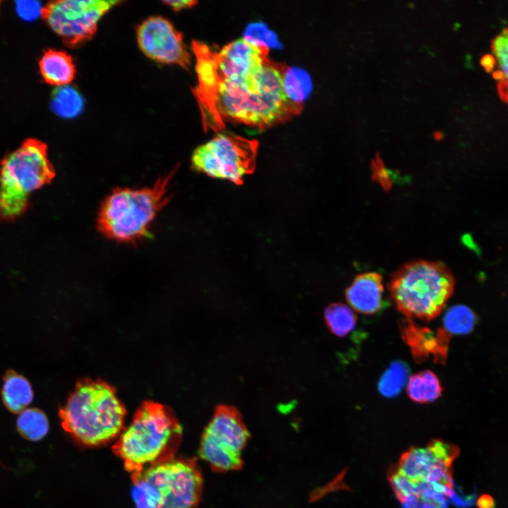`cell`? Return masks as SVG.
<instances>
[{"label":"cell","instance_id":"1","mask_svg":"<svg viewBox=\"0 0 508 508\" xmlns=\"http://www.w3.org/2000/svg\"><path fill=\"white\" fill-rule=\"evenodd\" d=\"M283 78L282 67L268 62L255 73L257 87L250 81L216 79L207 97V116L220 126L223 119L260 128L286 120L300 111L301 104L287 96Z\"/></svg>","mask_w":508,"mask_h":508},{"label":"cell","instance_id":"2","mask_svg":"<svg viewBox=\"0 0 508 508\" xmlns=\"http://www.w3.org/2000/svg\"><path fill=\"white\" fill-rule=\"evenodd\" d=\"M182 427L174 411L152 401L142 404L112 450L123 462L131 480L149 466L175 458Z\"/></svg>","mask_w":508,"mask_h":508},{"label":"cell","instance_id":"3","mask_svg":"<svg viewBox=\"0 0 508 508\" xmlns=\"http://www.w3.org/2000/svg\"><path fill=\"white\" fill-rule=\"evenodd\" d=\"M126 410L116 389L99 379L83 378L59 411L63 429L79 444L105 445L121 434Z\"/></svg>","mask_w":508,"mask_h":508},{"label":"cell","instance_id":"4","mask_svg":"<svg viewBox=\"0 0 508 508\" xmlns=\"http://www.w3.org/2000/svg\"><path fill=\"white\" fill-rule=\"evenodd\" d=\"M176 171L175 167L150 186L115 188L100 205L98 231L117 243L136 244L147 238L152 222L170 201L169 185Z\"/></svg>","mask_w":508,"mask_h":508},{"label":"cell","instance_id":"5","mask_svg":"<svg viewBox=\"0 0 508 508\" xmlns=\"http://www.w3.org/2000/svg\"><path fill=\"white\" fill-rule=\"evenodd\" d=\"M454 283L451 272L441 262L416 260L394 273L389 291L397 309L408 318L430 320L444 309Z\"/></svg>","mask_w":508,"mask_h":508},{"label":"cell","instance_id":"6","mask_svg":"<svg viewBox=\"0 0 508 508\" xmlns=\"http://www.w3.org/2000/svg\"><path fill=\"white\" fill-rule=\"evenodd\" d=\"M135 508H195L202 477L194 459L174 458L149 466L132 480Z\"/></svg>","mask_w":508,"mask_h":508},{"label":"cell","instance_id":"7","mask_svg":"<svg viewBox=\"0 0 508 508\" xmlns=\"http://www.w3.org/2000/svg\"><path fill=\"white\" fill-rule=\"evenodd\" d=\"M55 176L43 142L28 138L0 166V220L11 221L28 208L30 195Z\"/></svg>","mask_w":508,"mask_h":508},{"label":"cell","instance_id":"8","mask_svg":"<svg viewBox=\"0 0 508 508\" xmlns=\"http://www.w3.org/2000/svg\"><path fill=\"white\" fill-rule=\"evenodd\" d=\"M258 149L256 140L219 134L194 150L192 168L208 176L242 185L244 176L255 171Z\"/></svg>","mask_w":508,"mask_h":508},{"label":"cell","instance_id":"9","mask_svg":"<svg viewBox=\"0 0 508 508\" xmlns=\"http://www.w3.org/2000/svg\"><path fill=\"white\" fill-rule=\"evenodd\" d=\"M249 438V433L238 410L219 405L205 428L200 440L199 456L217 472L241 468V452Z\"/></svg>","mask_w":508,"mask_h":508},{"label":"cell","instance_id":"10","mask_svg":"<svg viewBox=\"0 0 508 508\" xmlns=\"http://www.w3.org/2000/svg\"><path fill=\"white\" fill-rule=\"evenodd\" d=\"M458 447L433 440L423 447H411L403 453L397 470L419 490L432 488L451 497L454 494L452 464L458 457Z\"/></svg>","mask_w":508,"mask_h":508},{"label":"cell","instance_id":"11","mask_svg":"<svg viewBox=\"0 0 508 508\" xmlns=\"http://www.w3.org/2000/svg\"><path fill=\"white\" fill-rule=\"evenodd\" d=\"M120 1L58 0L48 2L41 16L68 47L91 38L101 18Z\"/></svg>","mask_w":508,"mask_h":508},{"label":"cell","instance_id":"12","mask_svg":"<svg viewBox=\"0 0 508 508\" xmlns=\"http://www.w3.org/2000/svg\"><path fill=\"white\" fill-rule=\"evenodd\" d=\"M137 39L142 52L153 60L185 68L190 64L182 35L162 17L152 16L143 21L138 29Z\"/></svg>","mask_w":508,"mask_h":508},{"label":"cell","instance_id":"13","mask_svg":"<svg viewBox=\"0 0 508 508\" xmlns=\"http://www.w3.org/2000/svg\"><path fill=\"white\" fill-rule=\"evenodd\" d=\"M401 331L416 361H423L432 356L435 361H445L450 337L443 328L434 332L409 319L402 322Z\"/></svg>","mask_w":508,"mask_h":508},{"label":"cell","instance_id":"14","mask_svg":"<svg viewBox=\"0 0 508 508\" xmlns=\"http://www.w3.org/2000/svg\"><path fill=\"white\" fill-rule=\"evenodd\" d=\"M382 277L376 272H367L355 278L346 291V298L354 311L372 315L382 308Z\"/></svg>","mask_w":508,"mask_h":508},{"label":"cell","instance_id":"15","mask_svg":"<svg viewBox=\"0 0 508 508\" xmlns=\"http://www.w3.org/2000/svg\"><path fill=\"white\" fill-rule=\"evenodd\" d=\"M41 75L52 85L65 86L75 75V66L71 56L65 52L55 49L45 51L39 61Z\"/></svg>","mask_w":508,"mask_h":508},{"label":"cell","instance_id":"16","mask_svg":"<svg viewBox=\"0 0 508 508\" xmlns=\"http://www.w3.org/2000/svg\"><path fill=\"white\" fill-rule=\"evenodd\" d=\"M1 397L5 406L13 413H19L32 402L33 392L29 381L13 370L4 377Z\"/></svg>","mask_w":508,"mask_h":508},{"label":"cell","instance_id":"17","mask_svg":"<svg viewBox=\"0 0 508 508\" xmlns=\"http://www.w3.org/2000/svg\"><path fill=\"white\" fill-rule=\"evenodd\" d=\"M406 389L410 399L418 403L433 401L441 395L442 392L437 376L429 370L411 376L407 381Z\"/></svg>","mask_w":508,"mask_h":508},{"label":"cell","instance_id":"18","mask_svg":"<svg viewBox=\"0 0 508 508\" xmlns=\"http://www.w3.org/2000/svg\"><path fill=\"white\" fill-rule=\"evenodd\" d=\"M324 318L330 332L339 337L350 333L357 322L355 311L349 306L340 303L329 306L325 311Z\"/></svg>","mask_w":508,"mask_h":508},{"label":"cell","instance_id":"19","mask_svg":"<svg viewBox=\"0 0 508 508\" xmlns=\"http://www.w3.org/2000/svg\"><path fill=\"white\" fill-rule=\"evenodd\" d=\"M17 429L25 439L38 441L47 434L49 421L42 411L36 408L25 409L19 413Z\"/></svg>","mask_w":508,"mask_h":508},{"label":"cell","instance_id":"20","mask_svg":"<svg viewBox=\"0 0 508 508\" xmlns=\"http://www.w3.org/2000/svg\"><path fill=\"white\" fill-rule=\"evenodd\" d=\"M84 102L80 95L73 87L61 86L52 95V107L64 118H73L80 113Z\"/></svg>","mask_w":508,"mask_h":508},{"label":"cell","instance_id":"21","mask_svg":"<svg viewBox=\"0 0 508 508\" xmlns=\"http://www.w3.org/2000/svg\"><path fill=\"white\" fill-rule=\"evenodd\" d=\"M444 329L449 334H464L472 331L476 316L467 306L457 305L450 308L443 319Z\"/></svg>","mask_w":508,"mask_h":508},{"label":"cell","instance_id":"22","mask_svg":"<svg viewBox=\"0 0 508 508\" xmlns=\"http://www.w3.org/2000/svg\"><path fill=\"white\" fill-rule=\"evenodd\" d=\"M408 374L406 363L401 361L392 363L378 382L379 391L387 397L398 395L408 381Z\"/></svg>","mask_w":508,"mask_h":508},{"label":"cell","instance_id":"23","mask_svg":"<svg viewBox=\"0 0 508 508\" xmlns=\"http://www.w3.org/2000/svg\"><path fill=\"white\" fill-rule=\"evenodd\" d=\"M310 78L304 71L298 68H285L284 90L293 102L301 104L310 92Z\"/></svg>","mask_w":508,"mask_h":508},{"label":"cell","instance_id":"24","mask_svg":"<svg viewBox=\"0 0 508 508\" xmlns=\"http://www.w3.org/2000/svg\"><path fill=\"white\" fill-rule=\"evenodd\" d=\"M507 30L504 28L502 33L497 35L492 42V48L500 63V68L507 77Z\"/></svg>","mask_w":508,"mask_h":508},{"label":"cell","instance_id":"25","mask_svg":"<svg viewBox=\"0 0 508 508\" xmlns=\"http://www.w3.org/2000/svg\"><path fill=\"white\" fill-rule=\"evenodd\" d=\"M418 500L420 508H447L445 497L431 488L423 490Z\"/></svg>","mask_w":508,"mask_h":508},{"label":"cell","instance_id":"26","mask_svg":"<svg viewBox=\"0 0 508 508\" xmlns=\"http://www.w3.org/2000/svg\"><path fill=\"white\" fill-rule=\"evenodd\" d=\"M40 4L35 1H18L16 10L18 15L26 20H32L41 15Z\"/></svg>","mask_w":508,"mask_h":508},{"label":"cell","instance_id":"27","mask_svg":"<svg viewBox=\"0 0 508 508\" xmlns=\"http://www.w3.org/2000/svg\"><path fill=\"white\" fill-rule=\"evenodd\" d=\"M372 167L373 179L377 181L384 188H389L392 186V182L380 157L377 156L373 161Z\"/></svg>","mask_w":508,"mask_h":508},{"label":"cell","instance_id":"28","mask_svg":"<svg viewBox=\"0 0 508 508\" xmlns=\"http://www.w3.org/2000/svg\"><path fill=\"white\" fill-rule=\"evenodd\" d=\"M164 4L171 7L174 11H180L183 8L192 7L198 4L196 1H164Z\"/></svg>","mask_w":508,"mask_h":508},{"label":"cell","instance_id":"29","mask_svg":"<svg viewBox=\"0 0 508 508\" xmlns=\"http://www.w3.org/2000/svg\"><path fill=\"white\" fill-rule=\"evenodd\" d=\"M480 64L486 71L491 72L495 66L496 59L492 54H486L480 59Z\"/></svg>","mask_w":508,"mask_h":508},{"label":"cell","instance_id":"30","mask_svg":"<svg viewBox=\"0 0 508 508\" xmlns=\"http://www.w3.org/2000/svg\"><path fill=\"white\" fill-rule=\"evenodd\" d=\"M479 508H494L495 502L490 495H484L480 496L477 502Z\"/></svg>","mask_w":508,"mask_h":508},{"label":"cell","instance_id":"31","mask_svg":"<svg viewBox=\"0 0 508 508\" xmlns=\"http://www.w3.org/2000/svg\"><path fill=\"white\" fill-rule=\"evenodd\" d=\"M498 91L501 98L504 101H507V80L500 81L498 83Z\"/></svg>","mask_w":508,"mask_h":508},{"label":"cell","instance_id":"32","mask_svg":"<svg viewBox=\"0 0 508 508\" xmlns=\"http://www.w3.org/2000/svg\"><path fill=\"white\" fill-rule=\"evenodd\" d=\"M402 504V508H420V501L414 496L409 497Z\"/></svg>","mask_w":508,"mask_h":508},{"label":"cell","instance_id":"33","mask_svg":"<svg viewBox=\"0 0 508 508\" xmlns=\"http://www.w3.org/2000/svg\"><path fill=\"white\" fill-rule=\"evenodd\" d=\"M492 75L495 79L500 80V81L506 80L507 78L504 73V72L500 69L495 71L492 73Z\"/></svg>","mask_w":508,"mask_h":508},{"label":"cell","instance_id":"34","mask_svg":"<svg viewBox=\"0 0 508 508\" xmlns=\"http://www.w3.org/2000/svg\"><path fill=\"white\" fill-rule=\"evenodd\" d=\"M434 136H435V138L436 139L440 140V139H442V138L443 134H442V133L441 131H436V132L434 133Z\"/></svg>","mask_w":508,"mask_h":508},{"label":"cell","instance_id":"35","mask_svg":"<svg viewBox=\"0 0 508 508\" xmlns=\"http://www.w3.org/2000/svg\"><path fill=\"white\" fill-rule=\"evenodd\" d=\"M0 4H1V1H0Z\"/></svg>","mask_w":508,"mask_h":508}]
</instances>
